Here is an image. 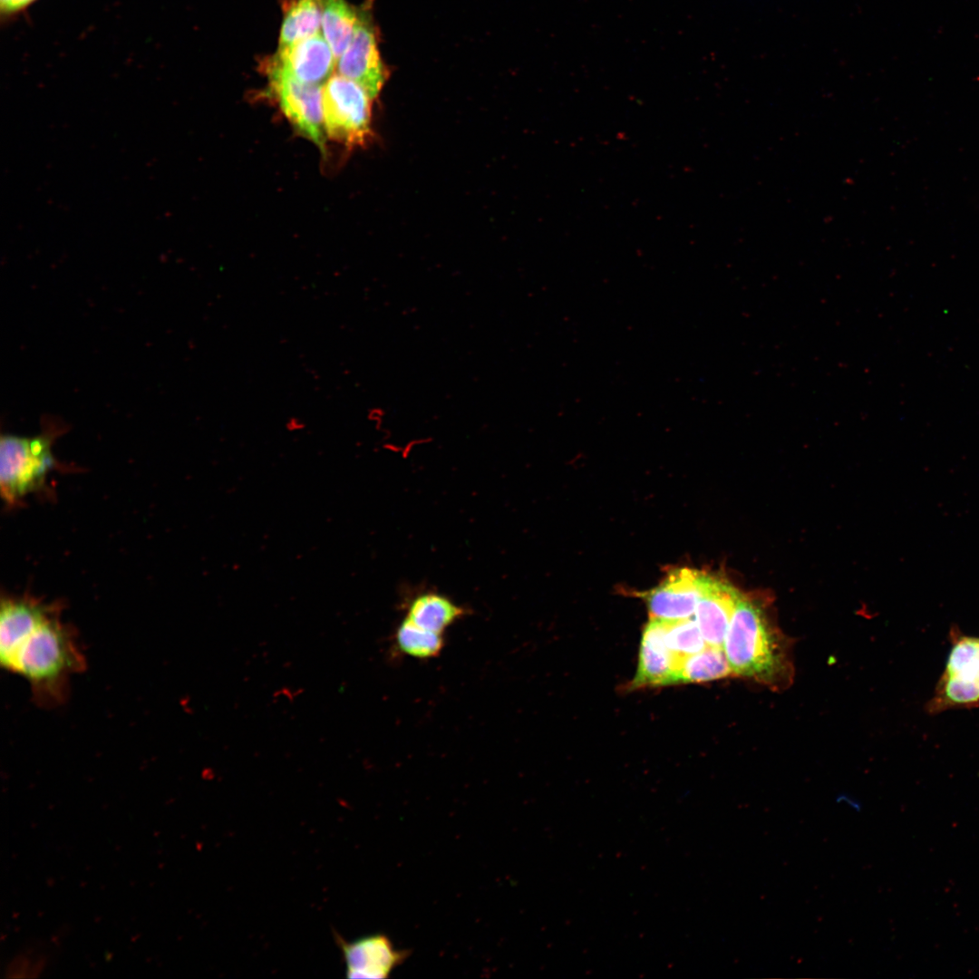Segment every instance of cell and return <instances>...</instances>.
I'll use <instances>...</instances> for the list:
<instances>
[{
  "instance_id": "obj_1",
  "label": "cell",
  "mask_w": 979,
  "mask_h": 979,
  "mask_svg": "<svg viewBox=\"0 0 979 979\" xmlns=\"http://www.w3.org/2000/svg\"><path fill=\"white\" fill-rule=\"evenodd\" d=\"M791 647L762 601L741 595L723 643L733 674L776 692L788 689L794 678Z\"/></svg>"
},
{
  "instance_id": "obj_17",
  "label": "cell",
  "mask_w": 979,
  "mask_h": 979,
  "mask_svg": "<svg viewBox=\"0 0 979 979\" xmlns=\"http://www.w3.org/2000/svg\"><path fill=\"white\" fill-rule=\"evenodd\" d=\"M733 675L723 647L707 645L682 659L673 683H704Z\"/></svg>"
},
{
  "instance_id": "obj_5",
  "label": "cell",
  "mask_w": 979,
  "mask_h": 979,
  "mask_svg": "<svg viewBox=\"0 0 979 979\" xmlns=\"http://www.w3.org/2000/svg\"><path fill=\"white\" fill-rule=\"evenodd\" d=\"M979 704V637L957 636L930 703V710Z\"/></svg>"
},
{
  "instance_id": "obj_9",
  "label": "cell",
  "mask_w": 979,
  "mask_h": 979,
  "mask_svg": "<svg viewBox=\"0 0 979 979\" xmlns=\"http://www.w3.org/2000/svg\"><path fill=\"white\" fill-rule=\"evenodd\" d=\"M336 58L320 34L301 40L290 46L278 48L270 58L266 70H275L300 82L324 85L333 75Z\"/></svg>"
},
{
  "instance_id": "obj_13",
  "label": "cell",
  "mask_w": 979,
  "mask_h": 979,
  "mask_svg": "<svg viewBox=\"0 0 979 979\" xmlns=\"http://www.w3.org/2000/svg\"><path fill=\"white\" fill-rule=\"evenodd\" d=\"M667 621L653 619L643 632L638 665L631 688L673 684L682 659L668 648L664 640Z\"/></svg>"
},
{
  "instance_id": "obj_21",
  "label": "cell",
  "mask_w": 979,
  "mask_h": 979,
  "mask_svg": "<svg viewBox=\"0 0 979 979\" xmlns=\"http://www.w3.org/2000/svg\"><path fill=\"white\" fill-rule=\"evenodd\" d=\"M305 426V422L297 417H291L286 423V429L290 431L303 430Z\"/></svg>"
},
{
  "instance_id": "obj_20",
  "label": "cell",
  "mask_w": 979,
  "mask_h": 979,
  "mask_svg": "<svg viewBox=\"0 0 979 979\" xmlns=\"http://www.w3.org/2000/svg\"><path fill=\"white\" fill-rule=\"evenodd\" d=\"M37 0H0L2 24L14 20Z\"/></svg>"
},
{
  "instance_id": "obj_2",
  "label": "cell",
  "mask_w": 979,
  "mask_h": 979,
  "mask_svg": "<svg viewBox=\"0 0 979 979\" xmlns=\"http://www.w3.org/2000/svg\"><path fill=\"white\" fill-rule=\"evenodd\" d=\"M61 611L36 625L1 663L6 671L27 680L35 703L44 707L63 703L72 676L86 668L76 635L62 621Z\"/></svg>"
},
{
  "instance_id": "obj_10",
  "label": "cell",
  "mask_w": 979,
  "mask_h": 979,
  "mask_svg": "<svg viewBox=\"0 0 979 979\" xmlns=\"http://www.w3.org/2000/svg\"><path fill=\"white\" fill-rule=\"evenodd\" d=\"M335 938L342 950L348 978H387L409 955L408 951L395 948L390 938L383 934L371 935L354 941H345L338 935Z\"/></svg>"
},
{
  "instance_id": "obj_18",
  "label": "cell",
  "mask_w": 979,
  "mask_h": 979,
  "mask_svg": "<svg viewBox=\"0 0 979 979\" xmlns=\"http://www.w3.org/2000/svg\"><path fill=\"white\" fill-rule=\"evenodd\" d=\"M394 643L399 653L415 659L428 660L441 653L444 637L443 634L426 630L404 618L395 630Z\"/></svg>"
},
{
  "instance_id": "obj_11",
  "label": "cell",
  "mask_w": 979,
  "mask_h": 979,
  "mask_svg": "<svg viewBox=\"0 0 979 979\" xmlns=\"http://www.w3.org/2000/svg\"><path fill=\"white\" fill-rule=\"evenodd\" d=\"M740 596L730 583L704 573L694 618L707 645L723 647Z\"/></svg>"
},
{
  "instance_id": "obj_19",
  "label": "cell",
  "mask_w": 979,
  "mask_h": 979,
  "mask_svg": "<svg viewBox=\"0 0 979 979\" xmlns=\"http://www.w3.org/2000/svg\"><path fill=\"white\" fill-rule=\"evenodd\" d=\"M664 640L677 658L694 654L707 646L695 618L667 621Z\"/></svg>"
},
{
  "instance_id": "obj_12",
  "label": "cell",
  "mask_w": 979,
  "mask_h": 979,
  "mask_svg": "<svg viewBox=\"0 0 979 979\" xmlns=\"http://www.w3.org/2000/svg\"><path fill=\"white\" fill-rule=\"evenodd\" d=\"M62 607L31 595L2 596L0 609V663L36 625Z\"/></svg>"
},
{
  "instance_id": "obj_4",
  "label": "cell",
  "mask_w": 979,
  "mask_h": 979,
  "mask_svg": "<svg viewBox=\"0 0 979 979\" xmlns=\"http://www.w3.org/2000/svg\"><path fill=\"white\" fill-rule=\"evenodd\" d=\"M372 100L356 82L333 74L322 86L325 135L348 146L364 144L372 134Z\"/></svg>"
},
{
  "instance_id": "obj_15",
  "label": "cell",
  "mask_w": 979,
  "mask_h": 979,
  "mask_svg": "<svg viewBox=\"0 0 979 979\" xmlns=\"http://www.w3.org/2000/svg\"><path fill=\"white\" fill-rule=\"evenodd\" d=\"M322 14L318 0H290L285 5L278 48L290 46L319 33Z\"/></svg>"
},
{
  "instance_id": "obj_16",
  "label": "cell",
  "mask_w": 979,
  "mask_h": 979,
  "mask_svg": "<svg viewBox=\"0 0 979 979\" xmlns=\"http://www.w3.org/2000/svg\"><path fill=\"white\" fill-rule=\"evenodd\" d=\"M324 37L336 60L350 44L357 23L358 11L345 0H318Z\"/></svg>"
},
{
  "instance_id": "obj_8",
  "label": "cell",
  "mask_w": 979,
  "mask_h": 979,
  "mask_svg": "<svg viewBox=\"0 0 979 979\" xmlns=\"http://www.w3.org/2000/svg\"><path fill=\"white\" fill-rule=\"evenodd\" d=\"M703 575L688 567L668 572L659 586L642 595L651 618L670 622L691 618L695 614Z\"/></svg>"
},
{
  "instance_id": "obj_7",
  "label": "cell",
  "mask_w": 979,
  "mask_h": 979,
  "mask_svg": "<svg viewBox=\"0 0 979 979\" xmlns=\"http://www.w3.org/2000/svg\"><path fill=\"white\" fill-rule=\"evenodd\" d=\"M338 73L360 85L375 99L387 80V70L382 61L377 36L370 15L358 11L357 23L352 40L337 59Z\"/></svg>"
},
{
  "instance_id": "obj_3",
  "label": "cell",
  "mask_w": 979,
  "mask_h": 979,
  "mask_svg": "<svg viewBox=\"0 0 979 979\" xmlns=\"http://www.w3.org/2000/svg\"><path fill=\"white\" fill-rule=\"evenodd\" d=\"M67 429L66 423L57 417L45 415L42 431L34 437L2 434L0 488L8 506H15L45 486L48 475L58 466L52 446Z\"/></svg>"
},
{
  "instance_id": "obj_14",
  "label": "cell",
  "mask_w": 979,
  "mask_h": 979,
  "mask_svg": "<svg viewBox=\"0 0 979 979\" xmlns=\"http://www.w3.org/2000/svg\"><path fill=\"white\" fill-rule=\"evenodd\" d=\"M465 613L462 606L449 597L435 592H424L413 596L408 603L405 618L422 628L443 634Z\"/></svg>"
},
{
  "instance_id": "obj_6",
  "label": "cell",
  "mask_w": 979,
  "mask_h": 979,
  "mask_svg": "<svg viewBox=\"0 0 979 979\" xmlns=\"http://www.w3.org/2000/svg\"><path fill=\"white\" fill-rule=\"evenodd\" d=\"M284 115L303 136L325 151V131L322 86L300 82L275 70H266Z\"/></svg>"
}]
</instances>
